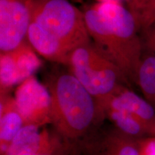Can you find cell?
Returning a JSON list of instances; mask_svg holds the SVG:
<instances>
[{"label":"cell","mask_w":155,"mask_h":155,"mask_svg":"<svg viewBox=\"0 0 155 155\" xmlns=\"http://www.w3.org/2000/svg\"><path fill=\"white\" fill-rule=\"evenodd\" d=\"M83 14L94 44L118 65L127 81L137 83L142 58L139 26L132 12L119 3L104 2Z\"/></svg>","instance_id":"6da1fadb"},{"label":"cell","mask_w":155,"mask_h":155,"mask_svg":"<svg viewBox=\"0 0 155 155\" xmlns=\"http://www.w3.org/2000/svg\"><path fill=\"white\" fill-rule=\"evenodd\" d=\"M47 88L51 96V124L72 145L95 129L105 117L96 100L72 73H59Z\"/></svg>","instance_id":"7a4b0ae2"},{"label":"cell","mask_w":155,"mask_h":155,"mask_svg":"<svg viewBox=\"0 0 155 155\" xmlns=\"http://www.w3.org/2000/svg\"><path fill=\"white\" fill-rule=\"evenodd\" d=\"M68 65L102 111L110 98L124 87L121 83L127 81L118 65L91 42L75 48Z\"/></svg>","instance_id":"3957f363"},{"label":"cell","mask_w":155,"mask_h":155,"mask_svg":"<svg viewBox=\"0 0 155 155\" xmlns=\"http://www.w3.org/2000/svg\"><path fill=\"white\" fill-rule=\"evenodd\" d=\"M30 11L32 22L73 49L91 42L84 14L68 0L30 2Z\"/></svg>","instance_id":"277c9868"},{"label":"cell","mask_w":155,"mask_h":155,"mask_svg":"<svg viewBox=\"0 0 155 155\" xmlns=\"http://www.w3.org/2000/svg\"><path fill=\"white\" fill-rule=\"evenodd\" d=\"M71 155H139L138 139L115 127L97 128L71 145Z\"/></svg>","instance_id":"5b68a950"},{"label":"cell","mask_w":155,"mask_h":155,"mask_svg":"<svg viewBox=\"0 0 155 155\" xmlns=\"http://www.w3.org/2000/svg\"><path fill=\"white\" fill-rule=\"evenodd\" d=\"M14 98L25 125L51 124V96L47 87L34 75L17 86Z\"/></svg>","instance_id":"8992f818"},{"label":"cell","mask_w":155,"mask_h":155,"mask_svg":"<svg viewBox=\"0 0 155 155\" xmlns=\"http://www.w3.org/2000/svg\"><path fill=\"white\" fill-rule=\"evenodd\" d=\"M31 19L30 2L0 0V51L7 53L26 42Z\"/></svg>","instance_id":"52a82bcc"},{"label":"cell","mask_w":155,"mask_h":155,"mask_svg":"<svg viewBox=\"0 0 155 155\" xmlns=\"http://www.w3.org/2000/svg\"><path fill=\"white\" fill-rule=\"evenodd\" d=\"M28 42L14 50L1 53L0 56V86L1 94L12 87L20 84L33 75L40 66V60Z\"/></svg>","instance_id":"ba28073f"},{"label":"cell","mask_w":155,"mask_h":155,"mask_svg":"<svg viewBox=\"0 0 155 155\" xmlns=\"http://www.w3.org/2000/svg\"><path fill=\"white\" fill-rule=\"evenodd\" d=\"M34 125H25L5 155H42L66 142L55 131Z\"/></svg>","instance_id":"9c48e42d"},{"label":"cell","mask_w":155,"mask_h":155,"mask_svg":"<svg viewBox=\"0 0 155 155\" xmlns=\"http://www.w3.org/2000/svg\"><path fill=\"white\" fill-rule=\"evenodd\" d=\"M27 39L39 55L50 61L64 65H68L70 55L75 50L33 22H31Z\"/></svg>","instance_id":"30bf717a"},{"label":"cell","mask_w":155,"mask_h":155,"mask_svg":"<svg viewBox=\"0 0 155 155\" xmlns=\"http://www.w3.org/2000/svg\"><path fill=\"white\" fill-rule=\"evenodd\" d=\"M106 107L119 108L129 112L142 124L148 134L155 137V108L150 103L134 92L122 87L106 103L103 111Z\"/></svg>","instance_id":"8fae6325"},{"label":"cell","mask_w":155,"mask_h":155,"mask_svg":"<svg viewBox=\"0 0 155 155\" xmlns=\"http://www.w3.org/2000/svg\"><path fill=\"white\" fill-rule=\"evenodd\" d=\"M25 126L14 97L1 94L0 104V155H5L19 131Z\"/></svg>","instance_id":"7c38bea8"},{"label":"cell","mask_w":155,"mask_h":155,"mask_svg":"<svg viewBox=\"0 0 155 155\" xmlns=\"http://www.w3.org/2000/svg\"><path fill=\"white\" fill-rule=\"evenodd\" d=\"M104 112L116 129L131 138L141 139L144 135L148 134L142 124L129 112L112 107L105 108Z\"/></svg>","instance_id":"4fadbf2b"},{"label":"cell","mask_w":155,"mask_h":155,"mask_svg":"<svg viewBox=\"0 0 155 155\" xmlns=\"http://www.w3.org/2000/svg\"><path fill=\"white\" fill-rule=\"evenodd\" d=\"M137 83L146 100L155 108V55L142 58L139 68Z\"/></svg>","instance_id":"5bb4252c"},{"label":"cell","mask_w":155,"mask_h":155,"mask_svg":"<svg viewBox=\"0 0 155 155\" xmlns=\"http://www.w3.org/2000/svg\"><path fill=\"white\" fill-rule=\"evenodd\" d=\"M139 155H155V137L138 139Z\"/></svg>","instance_id":"9a60e30c"},{"label":"cell","mask_w":155,"mask_h":155,"mask_svg":"<svg viewBox=\"0 0 155 155\" xmlns=\"http://www.w3.org/2000/svg\"><path fill=\"white\" fill-rule=\"evenodd\" d=\"M71 145L68 142H65L58 148L42 155H71Z\"/></svg>","instance_id":"2e32d148"},{"label":"cell","mask_w":155,"mask_h":155,"mask_svg":"<svg viewBox=\"0 0 155 155\" xmlns=\"http://www.w3.org/2000/svg\"><path fill=\"white\" fill-rule=\"evenodd\" d=\"M147 45L155 54V30H152L147 36Z\"/></svg>","instance_id":"e0dca14e"},{"label":"cell","mask_w":155,"mask_h":155,"mask_svg":"<svg viewBox=\"0 0 155 155\" xmlns=\"http://www.w3.org/2000/svg\"><path fill=\"white\" fill-rule=\"evenodd\" d=\"M101 2V3L104 2H116V3H119V2L120 0H100Z\"/></svg>","instance_id":"ac0fdd59"}]
</instances>
